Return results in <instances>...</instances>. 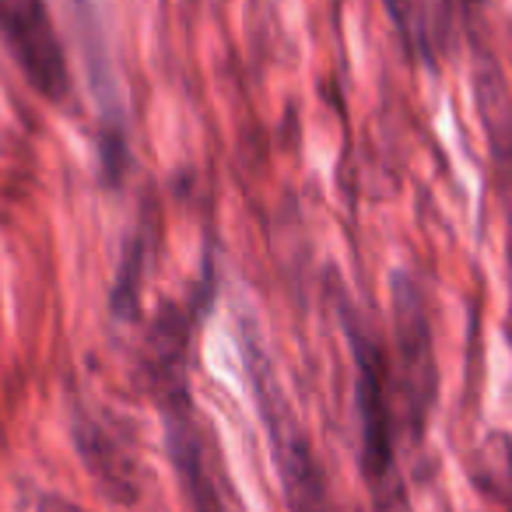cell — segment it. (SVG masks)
Listing matches in <instances>:
<instances>
[{
	"label": "cell",
	"mask_w": 512,
	"mask_h": 512,
	"mask_svg": "<svg viewBox=\"0 0 512 512\" xmlns=\"http://www.w3.org/2000/svg\"><path fill=\"white\" fill-rule=\"evenodd\" d=\"M341 323L348 334L351 362H355V407L358 432H362V474L376 512H411L407 488L400 481V428L397 393H393L390 351L379 341L372 323H365L355 309L344 302Z\"/></svg>",
	"instance_id": "1"
},
{
	"label": "cell",
	"mask_w": 512,
	"mask_h": 512,
	"mask_svg": "<svg viewBox=\"0 0 512 512\" xmlns=\"http://www.w3.org/2000/svg\"><path fill=\"white\" fill-rule=\"evenodd\" d=\"M239 348L242 358H246L249 383H253L256 411H260V421L267 428V442H271L288 512H341L327 474H323L320 456L313 449V439L306 435L288 397L281 393L271 362H267L264 348L256 341V330L249 323L239 327Z\"/></svg>",
	"instance_id": "2"
},
{
	"label": "cell",
	"mask_w": 512,
	"mask_h": 512,
	"mask_svg": "<svg viewBox=\"0 0 512 512\" xmlns=\"http://www.w3.org/2000/svg\"><path fill=\"white\" fill-rule=\"evenodd\" d=\"M393 295V393H397L400 428L407 446H421L432 418L435 397H439V365H435L432 320H428L425 292L407 271L390 278Z\"/></svg>",
	"instance_id": "3"
},
{
	"label": "cell",
	"mask_w": 512,
	"mask_h": 512,
	"mask_svg": "<svg viewBox=\"0 0 512 512\" xmlns=\"http://www.w3.org/2000/svg\"><path fill=\"white\" fill-rule=\"evenodd\" d=\"M151 393L162 411L165 449H169V463L176 470L186 502H190V512H228L232 491H228L225 463H221L218 442H214L204 414L193 404L186 376L151 386Z\"/></svg>",
	"instance_id": "4"
},
{
	"label": "cell",
	"mask_w": 512,
	"mask_h": 512,
	"mask_svg": "<svg viewBox=\"0 0 512 512\" xmlns=\"http://www.w3.org/2000/svg\"><path fill=\"white\" fill-rule=\"evenodd\" d=\"M0 36L46 102H64L71 95L67 53L46 0H0Z\"/></svg>",
	"instance_id": "5"
},
{
	"label": "cell",
	"mask_w": 512,
	"mask_h": 512,
	"mask_svg": "<svg viewBox=\"0 0 512 512\" xmlns=\"http://www.w3.org/2000/svg\"><path fill=\"white\" fill-rule=\"evenodd\" d=\"M71 11H74V22H78V39L85 46V64H88L95 106H99L102 165H106L109 183H120L123 172H127V120H123V102H120V88H116L113 60L106 53V39H102L92 0H71Z\"/></svg>",
	"instance_id": "6"
},
{
	"label": "cell",
	"mask_w": 512,
	"mask_h": 512,
	"mask_svg": "<svg viewBox=\"0 0 512 512\" xmlns=\"http://www.w3.org/2000/svg\"><path fill=\"white\" fill-rule=\"evenodd\" d=\"M74 446H78L92 481L106 491V498L120 505H134L141 498V467H137L134 449L120 435V428L102 421L88 407H78L74 411Z\"/></svg>",
	"instance_id": "7"
},
{
	"label": "cell",
	"mask_w": 512,
	"mask_h": 512,
	"mask_svg": "<svg viewBox=\"0 0 512 512\" xmlns=\"http://www.w3.org/2000/svg\"><path fill=\"white\" fill-rule=\"evenodd\" d=\"M383 11L407 57L425 67L439 64V18L432 0H383Z\"/></svg>",
	"instance_id": "8"
},
{
	"label": "cell",
	"mask_w": 512,
	"mask_h": 512,
	"mask_svg": "<svg viewBox=\"0 0 512 512\" xmlns=\"http://www.w3.org/2000/svg\"><path fill=\"white\" fill-rule=\"evenodd\" d=\"M155 253V239H151V221L137 225V232L130 235L127 249H123V260L116 267V285H113V316L116 320H137L141 313V292H144V271H148V260Z\"/></svg>",
	"instance_id": "9"
},
{
	"label": "cell",
	"mask_w": 512,
	"mask_h": 512,
	"mask_svg": "<svg viewBox=\"0 0 512 512\" xmlns=\"http://www.w3.org/2000/svg\"><path fill=\"white\" fill-rule=\"evenodd\" d=\"M474 484L488 502V512H512V439L491 432L477 453Z\"/></svg>",
	"instance_id": "10"
},
{
	"label": "cell",
	"mask_w": 512,
	"mask_h": 512,
	"mask_svg": "<svg viewBox=\"0 0 512 512\" xmlns=\"http://www.w3.org/2000/svg\"><path fill=\"white\" fill-rule=\"evenodd\" d=\"M36 512H81L74 502H67V498H57V495H46L43 502H39Z\"/></svg>",
	"instance_id": "11"
},
{
	"label": "cell",
	"mask_w": 512,
	"mask_h": 512,
	"mask_svg": "<svg viewBox=\"0 0 512 512\" xmlns=\"http://www.w3.org/2000/svg\"><path fill=\"white\" fill-rule=\"evenodd\" d=\"M467 4H484V0H467Z\"/></svg>",
	"instance_id": "12"
}]
</instances>
